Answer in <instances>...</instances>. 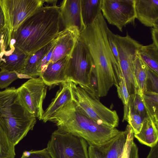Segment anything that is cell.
I'll list each match as a JSON object with an SVG mask.
<instances>
[{
  "instance_id": "obj_26",
  "label": "cell",
  "mask_w": 158,
  "mask_h": 158,
  "mask_svg": "<svg viewBox=\"0 0 158 158\" xmlns=\"http://www.w3.org/2000/svg\"><path fill=\"white\" fill-rule=\"evenodd\" d=\"M126 121L132 128L134 134H138L143 125V119L129 106H124L123 122Z\"/></svg>"
},
{
  "instance_id": "obj_3",
  "label": "cell",
  "mask_w": 158,
  "mask_h": 158,
  "mask_svg": "<svg viewBox=\"0 0 158 158\" xmlns=\"http://www.w3.org/2000/svg\"><path fill=\"white\" fill-rule=\"evenodd\" d=\"M49 121L55 123L60 131L82 138L89 146L95 147L105 144L120 131L96 123L81 110L74 100L57 111Z\"/></svg>"
},
{
  "instance_id": "obj_30",
  "label": "cell",
  "mask_w": 158,
  "mask_h": 158,
  "mask_svg": "<svg viewBox=\"0 0 158 158\" xmlns=\"http://www.w3.org/2000/svg\"><path fill=\"white\" fill-rule=\"evenodd\" d=\"M116 87L118 97L121 100L124 106L127 105L130 95L127 90L125 79L123 76L120 77L118 85Z\"/></svg>"
},
{
  "instance_id": "obj_37",
  "label": "cell",
  "mask_w": 158,
  "mask_h": 158,
  "mask_svg": "<svg viewBox=\"0 0 158 158\" xmlns=\"http://www.w3.org/2000/svg\"><path fill=\"white\" fill-rule=\"evenodd\" d=\"M89 158H102L98 150L96 148H92L88 152Z\"/></svg>"
},
{
  "instance_id": "obj_24",
  "label": "cell",
  "mask_w": 158,
  "mask_h": 158,
  "mask_svg": "<svg viewBox=\"0 0 158 158\" xmlns=\"http://www.w3.org/2000/svg\"><path fill=\"white\" fill-rule=\"evenodd\" d=\"M141 97L147 116L158 121V94L150 91L145 92Z\"/></svg>"
},
{
  "instance_id": "obj_36",
  "label": "cell",
  "mask_w": 158,
  "mask_h": 158,
  "mask_svg": "<svg viewBox=\"0 0 158 158\" xmlns=\"http://www.w3.org/2000/svg\"><path fill=\"white\" fill-rule=\"evenodd\" d=\"M151 148L146 158H158V143Z\"/></svg>"
},
{
  "instance_id": "obj_20",
  "label": "cell",
  "mask_w": 158,
  "mask_h": 158,
  "mask_svg": "<svg viewBox=\"0 0 158 158\" xmlns=\"http://www.w3.org/2000/svg\"><path fill=\"white\" fill-rule=\"evenodd\" d=\"M57 40L56 37L45 46L29 54L24 69L21 74L25 75L27 78H36L39 77L37 72L39 66L43 58L56 43Z\"/></svg>"
},
{
  "instance_id": "obj_13",
  "label": "cell",
  "mask_w": 158,
  "mask_h": 158,
  "mask_svg": "<svg viewBox=\"0 0 158 158\" xmlns=\"http://www.w3.org/2000/svg\"><path fill=\"white\" fill-rule=\"evenodd\" d=\"M81 0H64L60 7L62 24L64 28L75 27L81 33L85 28L81 14Z\"/></svg>"
},
{
  "instance_id": "obj_10",
  "label": "cell",
  "mask_w": 158,
  "mask_h": 158,
  "mask_svg": "<svg viewBox=\"0 0 158 158\" xmlns=\"http://www.w3.org/2000/svg\"><path fill=\"white\" fill-rule=\"evenodd\" d=\"M47 86L42 78H31L17 89L21 103L33 116L41 120L44 111L43 107Z\"/></svg>"
},
{
  "instance_id": "obj_33",
  "label": "cell",
  "mask_w": 158,
  "mask_h": 158,
  "mask_svg": "<svg viewBox=\"0 0 158 158\" xmlns=\"http://www.w3.org/2000/svg\"><path fill=\"white\" fill-rule=\"evenodd\" d=\"M9 46L8 31L5 26L0 30V54L2 49H6Z\"/></svg>"
},
{
  "instance_id": "obj_14",
  "label": "cell",
  "mask_w": 158,
  "mask_h": 158,
  "mask_svg": "<svg viewBox=\"0 0 158 158\" xmlns=\"http://www.w3.org/2000/svg\"><path fill=\"white\" fill-rule=\"evenodd\" d=\"M29 55L12 44L2 49L0 54V69L21 74Z\"/></svg>"
},
{
  "instance_id": "obj_19",
  "label": "cell",
  "mask_w": 158,
  "mask_h": 158,
  "mask_svg": "<svg viewBox=\"0 0 158 158\" xmlns=\"http://www.w3.org/2000/svg\"><path fill=\"white\" fill-rule=\"evenodd\" d=\"M135 137L141 143L151 148L158 143V121L147 116L143 121L140 132L134 134Z\"/></svg>"
},
{
  "instance_id": "obj_4",
  "label": "cell",
  "mask_w": 158,
  "mask_h": 158,
  "mask_svg": "<svg viewBox=\"0 0 158 158\" xmlns=\"http://www.w3.org/2000/svg\"><path fill=\"white\" fill-rule=\"evenodd\" d=\"M36 118L23 105L15 87L0 91V125L15 146L33 130Z\"/></svg>"
},
{
  "instance_id": "obj_29",
  "label": "cell",
  "mask_w": 158,
  "mask_h": 158,
  "mask_svg": "<svg viewBox=\"0 0 158 158\" xmlns=\"http://www.w3.org/2000/svg\"><path fill=\"white\" fill-rule=\"evenodd\" d=\"M21 78V75L14 71L1 70L0 71V89L6 88L12 82Z\"/></svg>"
},
{
  "instance_id": "obj_27",
  "label": "cell",
  "mask_w": 158,
  "mask_h": 158,
  "mask_svg": "<svg viewBox=\"0 0 158 158\" xmlns=\"http://www.w3.org/2000/svg\"><path fill=\"white\" fill-rule=\"evenodd\" d=\"M126 141L119 158H139L138 148L134 141V134L131 127L127 125Z\"/></svg>"
},
{
  "instance_id": "obj_21",
  "label": "cell",
  "mask_w": 158,
  "mask_h": 158,
  "mask_svg": "<svg viewBox=\"0 0 158 158\" xmlns=\"http://www.w3.org/2000/svg\"><path fill=\"white\" fill-rule=\"evenodd\" d=\"M102 0H81L83 21L85 27L91 24L101 12Z\"/></svg>"
},
{
  "instance_id": "obj_16",
  "label": "cell",
  "mask_w": 158,
  "mask_h": 158,
  "mask_svg": "<svg viewBox=\"0 0 158 158\" xmlns=\"http://www.w3.org/2000/svg\"><path fill=\"white\" fill-rule=\"evenodd\" d=\"M136 19L145 26H158V0H135Z\"/></svg>"
},
{
  "instance_id": "obj_18",
  "label": "cell",
  "mask_w": 158,
  "mask_h": 158,
  "mask_svg": "<svg viewBox=\"0 0 158 158\" xmlns=\"http://www.w3.org/2000/svg\"><path fill=\"white\" fill-rule=\"evenodd\" d=\"M128 127L105 144L97 147L102 158H119L127 139Z\"/></svg>"
},
{
  "instance_id": "obj_12",
  "label": "cell",
  "mask_w": 158,
  "mask_h": 158,
  "mask_svg": "<svg viewBox=\"0 0 158 158\" xmlns=\"http://www.w3.org/2000/svg\"><path fill=\"white\" fill-rule=\"evenodd\" d=\"M80 32L77 28L71 27L61 30L49 63H54L67 55H71L78 40Z\"/></svg>"
},
{
  "instance_id": "obj_35",
  "label": "cell",
  "mask_w": 158,
  "mask_h": 158,
  "mask_svg": "<svg viewBox=\"0 0 158 158\" xmlns=\"http://www.w3.org/2000/svg\"><path fill=\"white\" fill-rule=\"evenodd\" d=\"M151 33L152 43L158 47V26L152 27Z\"/></svg>"
},
{
  "instance_id": "obj_1",
  "label": "cell",
  "mask_w": 158,
  "mask_h": 158,
  "mask_svg": "<svg viewBox=\"0 0 158 158\" xmlns=\"http://www.w3.org/2000/svg\"><path fill=\"white\" fill-rule=\"evenodd\" d=\"M108 28L101 12L94 21L80 33L79 38L92 59L93 71L97 80L99 98L106 96L113 85H118L119 77L123 75L109 45Z\"/></svg>"
},
{
  "instance_id": "obj_6",
  "label": "cell",
  "mask_w": 158,
  "mask_h": 158,
  "mask_svg": "<svg viewBox=\"0 0 158 158\" xmlns=\"http://www.w3.org/2000/svg\"><path fill=\"white\" fill-rule=\"evenodd\" d=\"M88 144L82 138L57 129L46 148L51 158H89Z\"/></svg>"
},
{
  "instance_id": "obj_32",
  "label": "cell",
  "mask_w": 158,
  "mask_h": 158,
  "mask_svg": "<svg viewBox=\"0 0 158 158\" xmlns=\"http://www.w3.org/2000/svg\"><path fill=\"white\" fill-rule=\"evenodd\" d=\"M114 34L108 28L107 30V35L109 45L116 60L119 65L118 53L115 42Z\"/></svg>"
},
{
  "instance_id": "obj_22",
  "label": "cell",
  "mask_w": 158,
  "mask_h": 158,
  "mask_svg": "<svg viewBox=\"0 0 158 158\" xmlns=\"http://www.w3.org/2000/svg\"><path fill=\"white\" fill-rule=\"evenodd\" d=\"M138 53L145 64L158 74V47L153 43L142 45Z\"/></svg>"
},
{
  "instance_id": "obj_15",
  "label": "cell",
  "mask_w": 158,
  "mask_h": 158,
  "mask_svg": "<svg viewBox=\"0 0 158 158\" xmlns=\"http://www.w3.org/2000/svg\"><path fill=\"white\" fill-rule=\"evenodd\" d=\"M71 55H67L56 62L50 63L39 76L47 86H52L69 82L66 75L68 63Z\"/></svg>"
},
{
  "instance_id": "obj_25",
  "label": "cell",
  "mask_w": 158,
  "mask_h": 158,
  "mask_svg": "<svg viewBox=\"0 0 158 158\" xmlns=\"http://www.w3.org/2000/svg\"><path fill=\"white\" fill-rule=\"evenodd\" d=\"M15 146L6 131L0 125V158H15Z\"/></svg>"
},
{
  "instance_id": "obj_28",
  "label": "cell",
  "mask_w": 158,
  "mask_h": 158,
  "mask_svg": "<svg viewBox=\"0 0 158 158\" xmlns=\"http://www.w3.org/2000/svg\"><path fill=\"white\" fill-rule=\"evenodd\" d=\"M127 105L134 111L139 114L143 119L147 116L145 107L142 101L141 97L137 94L130 95Z\"/></svg>"
},
{
  "instance_id": "obj_7",
  "label": "cell",
  "mask_w": 158,
  "mask_h": 158,
  "mask_svg": "<svg viewBox=\"0 0 158 158\" xmlns=\"http://www.w3.org/2000/svg\"><path fill=\"white\" fill-rule=\"evenodd\" d=\"M118 50L119 63L130 95L136 94L137 86L134 75V63L142 45L131 38L127 32L123 36L114 34Z\"/></svg>"
},
{
  "instance_id": "obj_31",
  "label": "cell",
  "mask_w": 158,
  "mask_h": 158,
  "mask_svg": "<svg viewBox=\"0 0 158 158\" xmlns=\"http://www.w3.org/2000/svg\"><path fill=\"white\" fill-rule=\"evenodd\" d=\"M147 91H152L158 93V74L151 69L147 66Z\"/></svg>"
},
{
  "instance_id": "obj_17",
  "label": "cell",
  "mask_w": 158,
  "mask_h": 158,
  "mask_svg": "<svg viewBox=\"0 0 158 158\" xmlns=\"http://www.w3.org/2000/svg\"><path fill=\"white\" fill-rule=\"evenodd\" d=\"M55 98L44 111L41 119L44 123L62 107L74 100L72 85L70 81L61 83Z\"/></svg>"
},
{
  "instance_id": "obj_8",
  "label": "cell",
  "mask_w": 158,
  "mask_h": 158,
  "mask_svg": "<svg viewBox=\"0 0 158 158\" xmlns=\"http://www.w3.org/2000/svg\"><path fill=\"white\" fill-rule=\"evenodd\" d=\"M93 69L89 53L78 39L67 64L66 75L69 81L89 91L90 77Z\"/></svg>"
},
{
  "instance_id": "obj_11",
  "label": "cell",
  "mask_w": 158,
  "mask_h": 158,
  "mask_svg": "<svg viewBox=\"0 0 158 158\" xmlns=\"http://www.w3.org/2000/svg\"><path fill=\"white\" fill-rule=\"evenodd\" d=\"M101 11L108 23L121 32L127 25H135V0H102Z\"/></svg>"
},
{
  "instance_id": "obj_23",
  "label": "cell",
  "mask_w": 158,
  "mask_h": 158,
  "mask_svg": "<svg viewBox=\"0 0 158 158\" xmlns=\"http://www.w3.org/2000/svg\"><path fill=\"white\" fill-rule=\"evenodd\" d=\"M134 75L137 86V94L141 96L147 91V66L138 54L134 66Z\"/></svg>"
},
{
  "instance_id": "obj_2",
  "label": "cell",
  "mask_w": 158,
  "mask_h": 158,
  "mask_svg": "<svg viewBox=\"0 0 158 158\" xmlns=\"http://www.w3.org/2000/svg\"><path fill=\"white\" fill-rule=\"evenodd\" d=\"M61 24L60 7L43 6L12 32L10 44L31 54L55 39Z\"/></svg>"
},
{
  "instance_id": "obj_38",
  "label": "cell",
  "mask_w": 158,
  "mask_h": 158,
  "mask_svg": "<svg viewBox=\"0 0 158 158\" xmlns=\"http://www.w3.org/2000/svg\"><path fill=\"white\" fill-rule=\"evenodd\" d=\"M5 25V17L0 4V30L4 27Z\"/></svg>"
},
{
  "instance_id": "obj_5",
  "label": "cell",
  "mask_w": 158,
  "mask_h": 158,
  "mask_svg": "<svg viewBox=\"0 0 158 158\" xmlns=\"http://www.w3.org/2000/svg\"><path fill=\"white\" fill-rule=\"evenodd\" d=\"M74 100L87 116L98 124L117 127L119 118L116 111L102 104L98 98L81 86L72 82Z\"/></svg>"
},
{
  "instance_id": "obj_9",
  "label": "cell",
  "mask_w": 158,
  "mask_h": 158,
  "mask_svg": "<svg viewBox=\"0 0 158 158\" xmlns=\"http://www.w3.org/2000/svg\"><path fill=\"white\" fill-rule=\"evenodd\" d=\"M44 3V0H0L9 39L12 32Z\"/></svg>"
},
{
  "instance_id": "obj_34",
  "label": "cell",
  "mask_w": 158,
  "mask_h": 158,
  "mask_svg": "<svg viewBox=\"0 0 158 158\" xmlns=\"http://www.w3.org/2000/svg\"><path fill=\"white\" fill-rule=\"evenodd\" d=\"M27 156H22L20 158H51L46 148L39 150H31Z\"/></svg>"
}]
</instances>
